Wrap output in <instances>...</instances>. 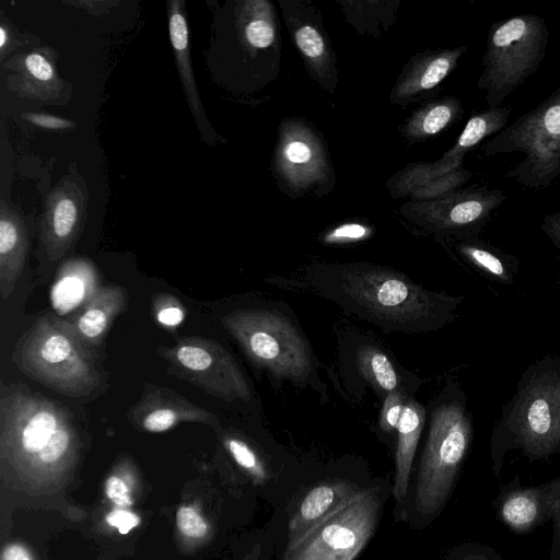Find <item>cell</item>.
I'll use <instances>...</instances> for the list:
<instances>
[{
	"label": "cell",
	"instance_id": "cell-37",
	"mask_svg": "<svg viewBox=\"0 0 560 560\" xmlns=\"http://www.w3.org/2000/svg\"><path fill=\"white\" fill-rule=\"evenodd\" d=\"M12 32L9 25H7L4 22L0 25V51L1 57L3 58L4 55L9 51L10 44L12 43Z\"/></svg>",
	"mask_w": 560,
	"mask_h": 560
},
{
	"label": "cell",
	"instance_id": "cell-22",
	"mask_svg": "<svg viewBox=\"0 0 560 560\" xmlns=\"http://www.w3.org/2000/svg\"><path fill=\"white\" fill-rule=\"evenodd\" d=\"M464 51L465 48L460 47L432 59L420 78L421 89L428 90L438 85L453 69L455 61Z\"/></svg>",
	"mask_w": 560,
	"mask_h": 560
},
{
	"label": "cell",
	"instance_id": "cell-28",
	"mask_svg": "<svg viewBox=\"0 0 560 560\" xmlns=\"http://www.w3.org/2000/svg\"><path fill=\"white\" fill-rule=\"evenodd\" d=\"M247 40L258 48L269 46L275 39V31L269 23L255 20L247 24L245 30Z\"/></svg>",
	"mask_w": 560,
	"mask_h": 560
},
{
	"label": "cell",
	"instance_id": "cell-1",
	"mask_svg": "<svg viewBox=\"0 0 560 560\" xmlns=\"http://www.w3.org/2000/svg\"><path fill=\"white\" fill-rule=\"evenodd\" d=\"M12 361L23 374L63 396L89 398L103 386L95 353L52 313L36 318L21 335Z\"/></svg>",
	"mask_w": 560,
	"mask_h": 560
},
{
	"label": "cell",
	"instance_id": "cell-12",
	"mask_svg": "<svg viewBox=\"0 0 560 560\" xmlns=\"http://www.w3.org/2000/svg\"><path fill=\"white\" fill-rule=\"evenodd\" d=\"M85 198L71 180L60 183L48 196L40 223V241L49 260L65 256L81 230Z\"/></svg>",
	"mask_w": 560,
	"mask_h": 560
},
{
	"label": "cell",
	"instance_id": "cell-17",
	"mask_svg": "<svg viewBox=\"0 0 560 560\" xmlns=\"http://www.w3.org/2000/svg\"><path fill=\"white\" fill-rule=\"evenodd\" d=\"M521 518L527 530L551 520V560H560V475L537 487L517 488Z\"/></svg>",
	"mask_w": 560,
	"mask_h": 560
},
{
	"label": "cell",
	"instance_id": "cell-11",
	"mask_svg": "<svg viewBox=\"0 0 560 560\" xmlns=\"http://www.w3.org/2000/svg\"><path fill=\"white\" fill-rule=\"evenodd\" d=\"M127 420L139 431L166 432L184 422L219 427L217 415L196 405L172 388L145 383L143 392L126 413Z\"/></svg>",
	"mask_w": 560,
	"mask_h": 560
},
{
	"label": "cell",
	"instance_id": "cell-32",
	"mask_svg": "<svg viewBox=\"0 0 560 560\" xmlns=\"http://www.w3.org/2000/svg\"><path fill=\"white\" fill-rule=\"evenodd\" d=\"M285 158L294 164H303L310 161L312 152L310 147L303 141H291L284 149Z\"/></svg>",
	"mask_w": 560,
	"mask_h": 560
},
{
	"label": "cell",
	"instance_id": "cell-31",
	"mask_svg": "<svg viewBox=\"0 0 560 560\" xmlns=\"http://www.w3.org/2000/svg\"><path fill=\"white\" fill-rule=\"evenodd\" d=\"M106 522L109 526L117 528L119 534L126 535L137 527L140 518L133 512L126 509H116L106 515Z\"/></svg>",
	"mask_w": 560,
	"mask_h": 560
},
{
	"label": "cell",
	"instance_id": "cell-29",
	"mask_svg": "<svg viewBox=\"0 0 560 560\" xmlns=\"http://www.w3.org/2000/svg\"><path fill=\"white\" fill-rule=\"evenodd\" d=\"M22 117L35 126L49 130H68L75 126L73 120L44 113H23Z\"/></svg>",
	"mask_w": 560,
	"mask_h": 560
},
{
	"label": "cell",
	"instance_id": "cell-24",
	"mask_svg": "<svg viewBox=\"0 0 560 560\" xmlns=\"http://www.w3.org/2000/svg\"><path fill=\"white\" fill-rule=\"evenodd\" d=\"M405 405L398 390L386 395L380 418V427L384 432L392 433L397 430Z\"/></svg>",
	"mask_w": 560,
	"mask_h": 560
},
{
	"label": "cell",
	"instance_id": "cell-8",
	"mask_svg": "<svg viewBox=\"0 0 560 560\" xmlns=\"http://www.w3.org/2000/svg\"><path fill=\"white\" fill-rule=\"evenodd\" d=\"M168 374L224 401L250 399L249 385L232 354L218 341L200 337L178 338L158 349Z\"/></svg>",
	"mask_w": 560,
	"mask_h": 560
},
{
	"label": "cell",
	"instance_id": "cell-30",
	"mask_svg": "<svg viewBox=\"0 0 560 560\" xmlns=\"http://www.w3.org/2000/svg\"><path fill=\"white\" fill-rule=\"evenodd\" d=\"M105 491L108 499L117 506L126 508L132 504L127 483L116 475L107 478Z\"/></svg>",
	"mask_w": 560,
	"mask_h": 560
},
{
	"label": "cell",
	"instance_id": "cell-10",
	"mask_svg": "<svg viewBox=\"0 0 560 560\" xmlns=\"http://www.w3.org/2000/svg\"><path fill=\"white\" fill-rule=\"evenodd\" d=\"M369 485L343 477H328L301 486L283 505L281 548L302 539L354 500Z\"/></svg>",
	"mask_w": 560,
	"mask_h": 560
},
{
	"label": "cell",
	"instance_id": "cell-21",
	"mask_svg": "<svg viewBox=\"0 0 560 560\" xmlns=\"http://www.w3.org/2000/svg\"><path fill=\"white\" fill-rule=\"evenodd\" d=\"M153 314L160 326L174 329L185 319L186 310L177 298L163 293L153 301Z\"/></svg>",
	"mask_w": 560,
	"mask_h": 560
},
{
	"label": "cell",
	"instance_id": "cell-2",
	"mask_svg": "<svg viewBox=\"0 0 560 560\" xmlns=\"http://www.w3.org/2000/svg\"><path fill=\"white\" fill-rule=\"evenodd\" d=\"M470 439V422L458 404L434 411L415 480L395 514L399 521L420 529L436 518L451 495Z\"/></svg>",
	"mask_w": 560,
	"mask_h": 560
},
{
	"label": "cell",
	"instance_id": "cell-20",
	"mask_svg": "<svg viewBox=\"0 0 560 560\" xmlns=\"http://www.w3.org/2000/svg\"><path fill=\"white\" fill-rule=\"evenodd\" d=\"M358 363L364 377L380 392L388 395L397 392L399 378L387 355L368 346L359 350Z\"/></svg>",
	"mask_w": 560,
	"mask_h": 560
},
{
	"label": "cell",
	"instance_id": "cell-13",
	"mask_svg": "<svg viewBox=\"0 0 560 560\" xmlns=\"http://www.w3.org/2000/svg\"><path fill=\"white\" fill-rule=\"evenodd\" d=\"M127 306V291L117 284L98 290L68 318H61L66 328L90 351L96 349L114 323Z\"/></svg>",
	"mask_w": 560,
	"mask_h": 560
},
{
	"label": "cell",
	"instance_id": "cell-35",
	"mask_svg": "<svg viewBox=\"0 0 560 560\" xmlns=\"http://www.w3.org/2000/svg\"><path fill=\"white\" fill-rule=\"evenodd\" d=\"M448 560H490L479 549L470 546H460L454 549Z\"/></svg>",
	"mask_w": 560,
	"mask_h": 560
},
{
	"label": "cell",
	"instance_id": "cell-36",
	"mask_svg": "<svg viewBox=\"0 0 560 560\" xmlns=\"http://www.w3.org/2000/svg\"><path fill=\"white\" fill-rule=\"evenodd\" d=\"M3 560H33L30 552L21 545L8 546L2 555Z\"/></svg>",
	"mask_w": 560,
	"mask_h": 560
},
{
	"label": "cell",
	"instance_id": "cell-25",
	"mask_svg": "<svg viewBox=\"0 0 560 560\" xmlns=\"http://www.w3.org/2000/svg\"><path fill=\"white\" fill-rule=\"evenodd\" d=\"M178 529L187 537L200 538L207 530L208 525L201 515L191 506H182L176 513Z\"/></svg>",
	"mask_w": 560,
	"mask_h": 560
},
{
	"label": "cell",
	"instance_id": "cell-6",
	"mask_svg": "<svg viewBox=\"0 0 560 560\" xmlns=\"http://www.w3.org/2000/svg\"><path fill=\"white\" fill-rule=\"evenodd\" d=\"M338 292L355 310L397 328H417L432 319L433 294L406 277L383 269L350 268L337 273Z\"/></svg>",
	"mask_w": 560,
	"mask_h": 560
},
{
	"label": "cell",
	"instance_id": "cell-15",
	"mask_svg": "<svg viewBox=\"0 0 560 560\" xmlns=\"http://www.w3.org/2000/svg\"><path fill=\"white\" fill-rule=\"evenodd\" d=\"M27 230L21 215L3 200L0 207V299L12 294L26 262Z\"/></svg>",
	"mask_w": 560,
	"mask_h": 560
},
{
	"label": "cell",
	"instance_id": "cell-4",
	"mask_svg": "<svg viewBox=\"0 0 560 560\" xmlns=\"http://www.w3.org/2000/svg\"><path fill=\"white\" fill-rule=\"evenodd\" d=\"M487 156L520 152L523 160L506 173L524 188H548L560 175V86L482 147Z\"/></svg>",
	"mask_w": 560,
	"mask_h": 560
},
{
	"label": "cell",
	"instance_id": "cell-34",
	"mask_svg": "<svg viewBox=\"0 0 560 560\" xmlns=\"http://www.w3.org/2000/svg\"><path fill=\"white\" fill-rule=\"evenodd\" d=\"M541 229L560 248V211L544 217Z\"/></svg>",
	"mask_w": 560,
	"mask_h": 560
},
{
	"label": "cell",
	"instance_id": "cell-3",
	"mask_svg": "<svg viewBox=\"0 0 560 560\" xmlns=\"http://www.w3.org/2000/svg\"><path fill=\"white\" fill-rule=\"evenodd\" d=\"M548 28L537 14H520L494 22L487 34L483 71L478 88L486 91L488 108L506 96L539 68L548 45Z\"/></svg>",
	"mask_w": 560,
	"mask_h": 560
},
{
	"label": "cell",
	"instance_id": "cell-26",
	"mask_svg": "<svg viewBox=\"0 0 560 560\" xmlns=\"http://www.w3.org/2000/svg\"><path fill=\"white\" fill-rule=\"evenodd\" d=\"M457 105L454 102L432 107L422 121V129L428 135L441 131L453 119Z\"/></svg>",
	"mask_w": 560,
	"mask_h": 560
},
{
	"label": "cell",
	"instance_id": "cell-9",
	"mask_svg": "<svg viewBox=\"0 0 560 560\" xmlns=\"http://www.w3.org/2000/svg\"><path fill=\"white\" fill-rule=\"evenodd\" d=\"M517 398L509 419L516 442L532 456L553 452L560 445V373H539Z\"/></svg>",
	"mask_w": 560,
	"mask_h": 560
},
{
	"label": "cell",
	"instance_id": "cell-16",
	"mask_svg": "<svg viewBox=\"0 0 560 560\" xmlns=\"http://www.w3.org/2000/svg\"><path fill=\"white\" fill-rule=\"evenodd\" d=\"M425 411L416 401H408L397 425L395 472L392 481V498L395 514L400 511L411 486V470L416 450L424 425Z\"/></svg>",
	"mask_w": 560,
	"mask_h": 560
},
{
	"label": "cell",
	"instance_id": "cell-18",
	"mask_svg": "<svg viewBox=\"0 0 560 560\" xmlns=\"http://www.w3.org/2000/svg\"><path fill=\"white\" fill-rule=\"evenodd\" d=\"M183 5H185V3L178 0L168 2L170 39L186 98L190 110L201 129V122L206 125V117L192 73L189 54V33Z\"/></svg>",
	"mask_w": 560,
	"mask_h": 560
},
{
	"label": "cell",
	"instance_id": "cell-19",
	"mask_svg": "<svg viewBox=\"0 0 560 560\" xmlns=\"http://www.w3.org/2000/svg\"><path fill=\"white\" fill-rule=\"evenodd\" d=\"M511 113L512 109L510 107L500 106L487 108L471 116L460 133L455 148L447 154L451 160L450 164L454 167L460 164L462 156L466 151L476 147L481 140L492 135L494 136L505 128Z\"/></svg>",
	"mask_w": 560,
	"mask_h": 560
},
{
	"label": "cell",
	"instance_id": "cell-14",
	"mask_svg": "<svg viewBox=\"0 0 560 560\" xmlns=\"http://www.w3.org/2000/svg\"><path fill=\"white\" fill-rule=\"evenodd\" d=\"M7 67L15 71L8 78V89L21 96L49 100L59 97L63 82L59 78L52 51L46 47L13 57Z\"/></svg>",
	"mask_w": 560,
	"mask_h": 560
},
{
	"label": "cell",
	"instance_id": "cell-33",
	"mask_svg": "<svg viewBox=\"0 0 560 560\" xmlns=\"http://www.w3.org/2000/svg\"><path fill=\"white\" fill-rule=\"evenodd\" d=\"M366 234V229L360 224H346L336 229L329 236V241L360 240Z\"/></svg>",
	"mask_w": 560,
	"mask_h": 560
},
{
	"label": "cell",
	"instance_id": "cell-7",
	"mask_svg": "<svg viewBox=\"0 0 560 560\" xmlns=\"http://www.w3.org/2000/svg\"><path fill=\"white\" fill-rule=\"evenodd\" d=\"M221 324L256 365L294 381L308 374V346L282 315L267 310H236L223 315Z\"/></svg>",
	"mask_w": 560,
	"mask_h": 560
},
{
	"label": "cell",
	"instance_id": "cell-5",
	"mask_svg": "<svg viewBox=\"0 0 560 560\" xmlns=\"http://www.w3.org/2000/svg\"><path fill=\"white\" fill-rule=\"evenodd\" d=\"M392 497V483L371 482L295 544L281 548L279 560H354L372 538Z\"/></svg>",
	"mask_w": 560,
	"mask_h": 560
},
{
	"label": "cell",
	"instance_id": "cell-23",
	"mask_svg": "<svg viewBox=\"0 0 560 560\" xmlns=\"http://www.w3.org/2000/svg\"><path fill=\"white\" fill-rule=\"evenodd\" d=\"M462 252L472 264L479 268L498 278L506 279V272L503 262L492 252L477 245H464L462 247Z\"/></svg>",
	"mask_w": 560,
	"mask_h": 560
},
{
	"label": "cell",
	"instance_id": "cell-27",
	"mask_svg": "<svg viewBox=\"0 0 560 560\" xmlns=\"http://www.w3.org/2000/svg\"><path fill=\"white\" fill-rule=\"evenodd\" d=\"M299 48L308 57H319L324 51V42L320 34L312 26L301 27L296 33Z\"/></svg>",
	"mask_w": 560,
	"mask_h": 560
}]
</instances>
